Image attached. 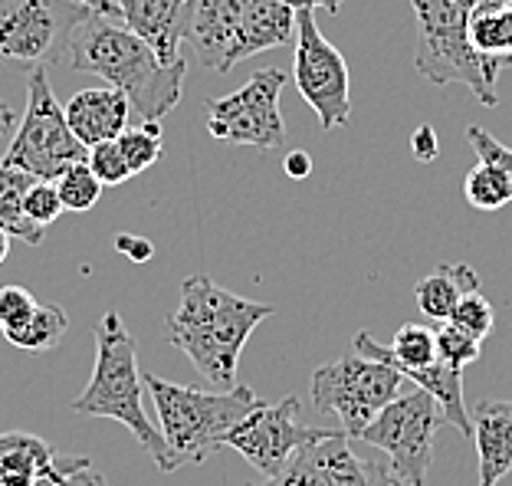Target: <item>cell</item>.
I'll return each instance as SVG.
<instances>
[{
    "label": "cell",
    "mask_w": 512,
    "mask_h": 486,
    "mask_svg": "<svg viewBox=\"0 0 512 486\" xmlns=\"http://www.w3.org/2000/svg\"><path fill=\"white\" fill-rule=\"evenodd\" d=\"M89 148L79 142L66 122V109L46 79V66H33L27 76V109L17 122L4 165H14L33 178L56 181L76 161H86Z\"/></svg>",
    "instance_id": "cell-6"
},
{
    "label": "cell",
    "mask_w": 512,
    "mask_h": 486,
    "mask_svg": "<svg viewBox=\"0 0 512 486\" xmlns=\"http://www.w3.org/2000/svg\"><path fill=\"white\" fill-rule=\"evenodd\" d=\"M437 358L444 365H453V368H463L467 372V365H473L476 358H480V339H473L463 329H457L453 322H437Z\"/></svg>",
    "instance_id": "cell-28"
},
{
    "label": "cell",
    "mask_w": 512,
    "mask_h": 486,
    "mask_svg": "<svg viewBox=\"0 0 512 486\" xmlns=\"http://www.w3.org/2000/svg\"><path fill=\"white\" fill-rule=\"evenodd\" d=\"M401 372L362 352L342 355L312 372V404L332 414L348 437H358L388 401L401 395Z\"/></svg>",
    "instance_id": "cell-8"
},
{
    "label": "cell",
    "mask_w": 512,
    "mask_h": 486,
    "mask_svg": "<svg viewBox=\"0 0 512 486\" xmlns=\"http://www.w3.org/2000/svg\"><path fill=\"white\" fill-rule=\"evenodd\" d=\"M289 7H296V10H319L325 7L329 14H339L342 10V0H286Z\"/></svg>",
    "instance_id": "cell-37"
},
{
    "label": "cell",
    "mask_w": 512,
    "mask_h": 486,
    "mask_svg": "<svg viewBox=\"0 0 512 486\" xmlns=\"http://www.w3.org/2000/svg\"><path fill=\"white\" fill-rule=\"evenodd\" d=\"M86 161H89V168L96 171V178H99L102 184H106V188H119V184H125L128 178H135L115 138H112V142L92 145V148H89V155H86Z\"/></svg>",
    "instance_id": "cell-29"
},
{
    "label": "cell",
    "mask_w": 512,
    "mask_h": 486,
    "mask_svg": "<svg viewBox=\"0 0 512 486\" xmlns=\"http://www.w3.org/2000/svg\"><path fill=\"white\" fill-rule=\"evenodd\" d=\"M276 306L253 303L207 276H188L181 286V303L165 322L168 345L184 352L211 385L230 388L237 378L243 345Z\"/></svg>",
    "instance_id": "cell-2"
},
{
    "label": "cell",
    "mask_w": 512,
    "mask_h": 486,
    "mask_svg": "<svg viewBox=\"0 0 512 486\" xmlns=\"http://www.w3.org/2000/svg\"><path fill=\"white\" fill-rule=\"evenodd\" d=\"M33 181L37 178L27 175V171L0 161V227H4L14 240L37 247L43 240V227H37L27 214H23V198H27V188Z\"/></svg>",
    "instance_id": "cell-22"
},
{
    "label": "cell",
    "mask_w": 512,
    "mask_h": 486,
    "mask_svg": "<svg viewBox=\"0 0 512 486\" xmlns=\"http://www.w3.org/2000/svg\"><path fill=\"white\" fill-rule=\"evenodd\" d=\"M463 198H467L476 211L493 214L512 201V184L503 171L490 165V161H476L470 168V175L463 178Z\"/></svg>",
    "instance_id": "cell-24"
},
{
    "label": "cell",
    "mask_w": 512,
    "mask_h": 486,
    "mask_svg": "<svg viewBox=\"0 0 512 486\" xmlns=\"http://www.w3.org/2000/svg\"><path fill=\"white\" fill-rule=\"evenodd\" d=\"M283 86V69H256L247 86L207 102V132L217 142L263 148V152L283 148L286 122L283 112H279V92H283Z\"/></svg>",
    "instance_id": "cell-10"
},
{
    "label": "cell",
    "mask_w": 512,
    "mask_h": 486,
    "mask_svg": "<svg viewBox=\"0 0 512 486\" xmlns=\"http://www.w3.org/2000/svg\"><path fill=\"white\" fill-rule=\"evenodd\" d=\"M102 188H106V184L96 178V171L89 168V161H76L73 168H66L63 175L56 178V191H60L63 211H73V214L92 211L102 198Z\"/></svg>",
    "instance_id": "cell-26"
},
{
    "label": "cell",
    "mask_w": 512,
    "mask_h": 486,
    "mask_svg": "<svg viewBox=\"0 0 512 486\" xmlns=\"http://www.w3.org/2000/svg\"><path fill=\"white\" fill-rule=\"evenodd\" d=\"M17 122H20V119H17V112L10 109L4 99H0V138H4V135H14Z\"/></svg>",
    "instance_id": "cell-38"
},
{
    "label": "cell",
    "mask_w": 512,
    "mask_h": 486,
    "mask_svg": "<svg viewBox=\"0 0 512 486\" xmlns=\"http://www.w3.org/2000/svg\"><path fill=\"white\" fill-rule=\"evenodd\" d=\"M10 240H14V237H10L4 227H0V263L10 257Z\"/></svg>",
    "instance_id": "cell-40"
},
{
    "label": "cell",
    "mask_w": 512,
    "mask_h": 486,
    "mask_svg": "<svg viewBox=\"0 0 512 486\" xmlns=\"http://www.w3.org/2000/svg\"><path fill=\"white\" fill-rule=\"evenodd\" d=\"M243 17V0H188L184 17V40H188L201 63L217 73H230L237 30Z\"/></svg>",
    "instance_id": "cell-15"
},
{
    "label": "cell",
    "mask_w": 512,
    "mask_h": 486,
    "mask_svg": "<svg viewBox=\"0 0 512 486\" xmlns=\"http://www.w3.org/2000/svg\"><path fill=\"white\" fill-rule=\"evenodd\" d=\"M470 421L480 450V486H496L512 470V398L480 401Z\"/></svg>",
    "instance_id": "cell-19"
},
{
    "label": "cell",
    "mask_w": 512,
    "mask_h": 486,
    "mask_svg": "<svg viewBox=\"0 0 512 486\" xmlns=\"http://www.w3.org/2000/svg\"><path fill=\"white\" fill-rule=\"evenodd\" d=\"M115 142H119L128 168H132V175H142V171H148L161 158V152H165V135H161V125L151 122V119H142L138 125H125L122 135L115 138Z\"/></svg>",
    "instance_id": "cell-25"
},
{
    "label": "cell",
    "mask_w": 512,
    "mask_h": 486,
    "mask_svg": "<svg viewBox=\"0 0 512 486\" xmlns=\"http://www.w3.org/2000/svg\"><path fill=\"white\" fill-rule=\"evenodd\" d=\"M63 109H66V122H69V129H73V135L86 148H92V145L112 142V138L122 135V129L128 125V115H132V102H128L122 89L96 86V89L76 92Z\"/></svg>",
    "instance_id": "cell-16"
},
{
    "label": "cell",
    "mask_w": 512,
    "mask_h": 486,
    "mask_svg": "<svg viewBox=\"0 0 512 486\" xmlns=\"http://www.w3.org/2000/svg\"><path fill=\"white\" fill-rule=\"evenodd\" d=\"M89 457H60L53 444L27 431L0 434V486L60 483L69 470L86 467Z\"/></svg>",
    "instance_id": "cell-14"
},
{
    "label": "cell",
    "mask_w": 512,
    "mask_h": 486,
    "mask_svg": "<svg viewBox=\"0 0 512 486\" xmlns=\"http://www.w3.org/2000/svg\"><path fill=\"white\" fill-rule=\"evenodd\" d=\"M73 411L86 414V418H109L125 424L161 473L178 470L168 454L165 437H161V427L151 424L145 414V375L138 372V349L115 309H109L96 322V368H92L86 391L73 401Z\"/></svg>",
    "instance_id": "cell-3"
},
{
    "label": "cell",
    "mask_w": 512,
    "mask_h": 486,
    "mask_svg": "<svg viewBox=\"0 0 512 486\" xmlns=\"http://www.w3.org/2000/svg\"><path fill=\"white\" fill-rule=\"evenodd\" d=\"M444 421L437 398H430L424 388L411 395H398L378 411V418L352 441L368 444L388 457V464L404 486H424L430 464H434L437 431Z\"/></svg>",
    "instance_id": "cell-7"
},
{
    "label": "cell",
    "mask_w": 512,
    "mask_h": 486,
    "mask_svg": "<svg viewBox=\"0 0 512 486\" xmlns=\"http://www.w3.org/2000/svg\"><path fill=\"white\" fill-rule=\"evenodd\" d=\"M467 7H480V4H499V0H463Z\"/></svg>",
    "instance_id": "cell-41"
},
{
    "label": "cell",
    "mask_w": 512,
    "mask_h": 486,
    "mask_svg": "<svg viewBox=\"0 0 512 486\" xmlns=\"http://www.w3.org/2000/svg\"><path fill=\"white\" fill-rule=\"evenodd\" d=\"M66 329H69V316L63 312V306L37 303L33 316L27 322H20L17 329L4 332V339L10 345H17V349H23V352H46V349H53V345L63 339Z\"/></svg>",
    "instance_id": "cell-23"
},
{
    "label": "cell",
    "mask_w": 512,
    "mask_h": 486,
    "mask_svg": "<svg viewBox=\"0 0 512 486\" xmlns=\"http://www.w3.org/2000/svg\"><path fill=\"white\" fill-rule=\"evenodd\" d=\"M335 431H342V427L299 424V398L289 395L276 404L260 401L250 414H243L227 431V447L237 450L256 473L276 477L299 447L332 437Z\"/></svg>",
    "instance_id": "cell-12"
},
{
    "label": "cell",
    "mask_w": 512,
    "mask_h": 486,
    "mask_svg": "<svg viewBox=\"0 0 512 486\" xmlns=\"http://www.w3.org/2000/svg\"><path fill=\"white\" fill-rule=\"evenodd\" d=\"M112 4H119V0H112Z\"/></svg>",
    "instance_id": "cell-42"
},
{
    "label": "cell",
    "mask_w": 512,
    "mask_h": 486,
    "mask_svg": "<svg viewBox=\"0 0 512 486\" xmlns=\"http://www.w3.org/2000/svg\"><path fill=\"white\" fill-rule=\"evenodd\" d=\"M411 7L417 17V73L434 86L463 83L476 102L493 109L499 102L496 79L470 43V7L463 0H411Z\"/></svg>",
    "instance_id": "cell-5"
},
{
    "label": "cell",
    "mask_w": 512,
    "mask_h": 486,
    "mask_svg": "<svg viewBox=\"0 0 512 486\" xmlns=\"http://www.w3.org/2000/svg\"><path fill=\"white\" fill-rule=\"evenodd\" d=\"M283 168H286V175L293 178V181H302V178H309L312 175V158L309 152H302V148H296V152H289L283 158Z\"/></svg>",
    "instance_id": "cell-35"
},
{
    "label": "cell",
    "mask_w": 512,
    "mask_h": 486,
    "mask_svg": "<svg viewBox=\"0 0 512 486\" xmlns=\"http://www.w3.org/2000/svg\"><path fill=\"white\" fill-rule=\"evenodd\" d=\"M23 214L43 230L56 224V217L63 214V201H60V191H56V181H43V178L33 181L27 188V198H23Z\"/></svg>",
    "instance_id": "cell-30"
},
{
    "label": "cell",
    "mask_w": 512,
    "mask_h": 486,
    "mask_svg": "<svg viewBox=\"0 0 512 486\" xmlns=\"http://www.w3.org/2000/svg\"><path fill=\"white\" fill-rule=\"evenodd\" d=\"M447 322H453L457 329H463L467 335H473V339L483 342L496 326V309H493L490 299L480 293V289H473V293H467L457 306H453Z\"/></svg>",
    "instance_id": "cell-27"
},
{
    "label": "cell",
    "mask_w": 512,
    "mask_h": 486,
    "mask_svg": "<svg viewBox=\"0 0 512 486\" xmlns=\"http://www.w3.org/2000/svg\"><path fill=\"white\" fill-rule=\"evenodd\" d=\"M296 37V7L286 0H243V17L237 30L230 63H243L250 56H260L276 46L293 43Z\"/></svg>",
    "instance_id": "cell-18"
},
{
    "label": "cell",
    "mask_w": 512,
    "mask_h": 486,
    "mask_svg": "<svg viewBox=\"0 0 512 486\" xmlns=\"http://www.w3.org/2000/svg\"><path fill=\"white\" fill-rule=\"evenodd\" d=\"M473 289H480V276H476L473 266L440 263L434 273L424 276V280L414 286V303L421 309L424 319L447 322L453 306H457L467 293H473Z\"/></svg>",
    "instance_id": "cell-21"
},
{
    "label": "cell",
    "mask_w": 512,
    "mask_h": 486,
    "mask_svg": "<svg viewBox=\"0 0 512 486\" xmlns=\"http://www.w3.org/2000/svg\"><path fill=\"white\" fill-rule=\"evenodd\" d=\"M411 152H414L417 161H421V165H430V161L437 158L440 142H437V132L430 129V125H421V129L411 135Z\"/></svg>",
    "instance_id": "cell-34"
},
{
    "label": "cell",
    "mask_w": 512,
    "mask_h": 486,
    "mask_svg": "<svg viewBox=\"0 0 512 486\" xmlns=\"http://www.w3.org/2000/svg\"><path fill=\"white\" fill-rule=\"evenodd\" d=\"M66 63L79 73L99 76L102 83L122 89L132 102V112L151 122L178 109L184 96V76H188L184 56L178 63H161V56L135 30H128L115 17L96 14V10L76 27Z\"/></svg>",
    "instance_id": "cell-1"
},
{
    "label": "cell",
    "mask_w": 512,
    "mask_h": 486,
    "mask_svg": "<svg viewBox=\"0 0 512 486\" xmlns=\"http://www.w3.org/2000/svg\"><path fill=\"white\" fill-rule=\"evenodd\" d=\"M115 250L125 253V257L132 260V263H138V266L155 257V247H151V240L135 237V234H119V237H115Z\"/></svg>",
    "instance_id": "cell-33"
},
{
    "label": "cell",
    "mask_w": 512,
    "mask_h": 486,
    "mask_svg": "<svg viewBox=\"0 0 512 486\" xmlns=\"http://www.w3.org/2000/svg\"><path fill=\"white\" fill-rule=\"evenodd\" d=\"M470 43L493 79L512 66V0L470 7Z\"/></svg>",
    "instance_id": "cell-20"
},
{
    "label": "cell",
    "mask_w": 512,
    "mask_h": 486,
    "mask_svg": "<svg viewBox=\"0 0 512 486\" xmlns=\"http://www.w3.org/2000/svg\"><path fill=\"white\" fill-rule=\"evenodd\" d=\"M145 391L158 408V427L168 444L174 467L204 464L227 447V431L243 414H250L263 398L247 385L224 391H201L174 385L158 375H145Z\"/></svg>",
    "instance_id": "cell-4"
},
{
    "label": "cell",
    "mask_w": 512,
    "mask_h": 486,
    "mask_svg": "<svg viewBox=\"0 0 512 486\" xmlns=\"http://www.w3.org/2000/svg\"><path fill=\"white\" fill-rule=\"evenodd\" d=\"M79 4H86L89 10H96V14H106V17L122 20V14H119V4H112V0H79Z\"/></svg>",
    "instance_id": "cell-39"
},
{
    "label": "cell",
    "mask_w": 512,
    "mask_h": 486,
    "mask_svg": "<svg viewBox=\"0 0 512 486\" xmlns=\"http://www.w3.org/2000/svg\"><path fill=\"white\" fill-rule=\"evenodd\" d=\"M293 83L309 109L319 115L322 132H332L352 115V76L348 63L322 37L316 10H296V53H293Z\"/></svg>",
    "instance_id": "cell-11"
},
{
    "label": "cell",
    "mask_w": 512,
    "mask_h": 486,
    "mask_svg": "<svg viewBox=\"0 0 512 486\" xmlns=\"http://www.w3.org/2000/svg\"><path fill=\"white\" fill-rule=\"evenodd\" d=\"M250 486H404L394 477L391 464L358 457L352 450V437L335 431L316 444L299 447L289 464L276 477H263V483Z\"/></svg>",
    "instance_id": "cell-13"
},
{
    "label": "cell",
    "mask_w": 512,
    "mask_h": 486,
    "mask_svg": "<svg viewBox=\"0 0 512 486\" xmlns=\"http://www.w3.org/2000/svg\"><path fill=\"white\" fill-rule=\"evenodd\" d=\"M92 10L79 0H0V63L50 66Z\"/></svg>",
    "instance_id": "cell-9"
},
{
    "label": "cell",
    "mask_w": 512,
    "mask_h": 486,
    "mask_svg": "<svg viewBox=\"0 0 512 486\" xmlns=\"http://www.w3.org/2000/svg\"><path fill=\"white\" fill-rule=\"evenodd\" d=\"M119 14L125 27L161 56V63L181 60L188 0H119Z\"/></svg>",
    "instance_id": "cell-17"
},
{
    "label": "cell",
    "mask_w": 512,
    "mask_h": 486,
    "mask_svg": "<svg viewBox=\"0 0 512 486\" xmlns=\"http://www.w3.org/2000/svg\"><path fill=\"white\" fill-rule=\"evenodd\" d=\"M467 142L476 152V161H490V165H496L499 171H503V175L509 178V184H512V148H506L503 142H496V138L486 132L483 125H470Z\"/></svg>",
    "instance_id": "cell-32"
},
{
    "label": "cell",
    "mask_w": 512,
    "mask_h": 486,
    "mask_svg": "<svg viewBox=\"0 0 512 486\" xmlns=\"http://www.w3.org/2000/svg\"><path fill=\"white\" fill-rule=\"evenodd\" d=\"M33 309H37V296L27 286L17 283L0 286V335L17 329L20 322H27L33 316Z\"/></svg>",
    "instance_id": "cell-31"
},
{
    "label": "cell",
    "mask_w": 512,
    "mask_h": 486,
    "mask_svg": "<svg viewBox=\"0 0 512 486\" xmlns=\"http://www.w3.org/2000/svg\"><path fill=\"white\" fill-rule=\"evenodd\" d=\"M53 486H106V477H102V473H96V470L86 464V467L69 470L66 477L60 483H53Z\"/></svg>",
    "instance_id": "cell-36"
}]
</instances>
